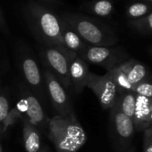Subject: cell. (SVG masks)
<instances>
[{
	"label": "cell",
	"instance_id": "obj_1",
	"mask_svg": "<svg viewBox=\"0 0 152 152\" xmlns=\"http://www.w3.org/2000/svg\"><path fill=\"white\" fill-rule=\"evenodd\" d=\"M24 14L30 29L44 46L57 48L64 52L70 51L63 44L60 16L35 1L27 3Z\"/></svg>",
	"mask_w": 152,
	"mask_h": 152
},
{
	"label": "cell",
	"instance_id": "obj_2",
	"mask_svg": "<svg viewBox=\"0 0 152 152\" xmlns=\"http://www.w3.org/2000/svg\"><path fill=\"white\" fill-rule=\"evenodd\" d=\"M56 152H77L87 141V134L77 118L53 116L48 126Z\"/></svg>",
	"mask_w": 152,
	"mask_h": 152
},
{
	"label": "cell",
	"instance_id": "obj_3",
	"mask_svg": "<svg viewBox=\"0 0 152 152\" xmlns=\"http://www.w3.org/2000/svg\"><path fill=\"white\" fill-rule=\"evenodd\" d=\"M60 17L89 46L112 47L118 41L116 34L108 26L96 19L72 13H63Z\"/></svg>",
	"mask_w": 152,
	"mask_h": 152
},
{
	"label": "cell",
	"instance_id": "obj_4",
	"mask_svg": "<svg viewBox=\"0 0 152 152\" xmlns=\"http://www.w3.org/2000/svg\"><path fill=\"white\" fill-rule=\"evenodd\" d=\"M45 69L48 70L65 90L72 88L69 77V63L76 56L72 51L64 52L57 48L44 46L39 52Z\"/></svg>",
	"mask_w": 152,
	"mask_h": 152
},
{
	"label": "cell",
	"instance_id": "obj_5",
	"mask_svg": "<svg viewBox=\"0 0 152 152\" xmlns=\"http://www.w3.org/2000/svg\"><path fill=\"white\" fill-rule=\"evenodd\" d=\"M109 72L120 94L131 91L133 86L148 78V72L145 65L132 58L124 61Z\"/></svg>",
	"mask_w": 152,
	"mask_h": 152
},
{
	"label": "cell",
	"instance_id": "obj_6",
	"mask_svg": "<svg viewBox=\"0 0 152 152\" xmlns=\"http://www.w3.org/2000/svg\"><path fill=\"white\" fill-rule=\"evenodd\" d=\"M79 56L86 63L103 67L107 72L111 71L129 59L128 54L121 48L88 46Z\"/></svg>",
	"mask_w": 152,
	"mask_h": 152
},
{
	"label": "cell",
	"instance_id": "obj_7",
	"mask_svg": "<svg viewBox=\"0 0 152 152\" xmlns=\"http://www.w3.org/2000/svg\"><path fill=\"white\" fill-rule=\"evenodd\" d=\"M43 76L46 83L48 98L55 110L57 112V115L63 117L77 118L68 93L59 81L47 69L44 70Z\"/></svg>",
	"mask_w": 152,
	"mask_h": 152
},
{
	"label": "cell",
	"instance_id": "obj_8",
	"mask_svg": "<svg viewBox=\"0 0 152 152\" xmlns=\"http://www.w3.org/2000/svg\"><path fill=\"white\" fill-rule=\"evenodd\" d=\"M87 87L94 92L103 109H111L120 95L109 72L104 75L91 72Z\"/></svg>",
	"mask_w": 152,
	"mask_h": 152
},
{
	"label": "cell",
	"instance_id": "obj_9",
	"mask_svg": "<svg viewBox=\"0 0 152 152\" xmlns=\"http://www.w3.org/2000/svg\"><path fill=\"white\" fill-rule=\"evenodd\" d=\"M23 77L30 91L39 98L41 102L48 99V92L43 72L39 70L36 60L29 55L23 56L20 61Z\"/></svg>",
	"mask_w": 152,
	"mask_h": 152
},
{
	"label": "cell",
	"instance_id": "obj_10",
	"mask_svg": "<svg viewBox=\"0 0 152 152\" xmlns=\"http://www.w3.org/2000/svg\"><path fill=\"white\" fill-rule=\"evenodd\" d=\"M24 99L26 102L25 118L39 131L48 130L50 119L46 114L42 102L31 91H27L24 93Z\"/></svg>",
	"mask_w": 152,
	"mask_h": 152
},
{
	"label": "cell",
	"instance_id": "obj_11",
	"mask_svg": "<svg viewBox=\"0 0 152 152\" xmlns=\"http://www.w3.org/2000/svg\"><path fill=\"white\" fill-rule=\"evenodd\" d=\"M91 71L88 63H86L79 56H76L69 63V77L72 88L77 94H80L85 87H87Z\"/></svg>",
	"mask_w": 152,
	"mask_h": 152
},
{
	"label": "cell",
	"instance_id": "obj_12",
	"mask_svg": "<svg viewBox=\"0 0 152 152\" xmlns=\"http://www.w3.org/2000/svg\"><path fill=\"white\" fill-rule=\"evenodd\" d=\"M111 124L119 142L126 143L132 140L135 132L133 121L122 113L115 106L111 108Z\"/></svg>",
	"mask_w": 152,
	"mask_h": 152
},
{
	"label": "cell",
	"instance_id": "obj_13",
	"mask_svg": "<svg viewBox=\"0 0 152 152\" xmlns=\"http://www.w3.org/2000/svg\"><path fill=\"white\" fill-rule=\"evenodd\" d=\"M132 121L135 131H144L152 126V98L136 96V107Z\"/></svg>",
	"mask_w": 152,
	"mask_h": 152
},
{
	"label": "cell",
	"instance_id": "obj_14",
	"mask_svg": "<svg viewBox=\"0 0 152 152\" xmlns=\"http://www.w3.org/2000/svg\"><path fill=\"white\" fill-rule=\"evenodd\" d=\"M62 24V40L64 46L70 51L76 53L78 56L84 51V49L89 46L85 43L82 38L76 33L73 29L61 18Z\"/></svg>",
	"mask_w": 152,
	"mask_h": 152
},
{
	"label": "cell",
	"instance_id": "obj_15",
	"mask_svg": "<svg viewBox=\"0 0 152 152\" xmlns=\"http://www.w3.org/2000/svg\"><path fill=\"white\" fill-rule=\"evenodd\" d=\"M23 136L27 152H38L40 148L39 131L25 117H23Z\"/></svg>",
	"mask_w": 152,
	"mask_h": 152
},
{
	"label": "cell",
	"instance_id": "obj_16",
	"mask_svg": "<svg viewBox=\"0 0 152 152\" xmlns=\"http://www.w3.org/2000/svg\"><path fill=\"white\" fill-rule=\"evenodd\" d=\"M136 94L131 91L121 93L114 106H115L122 113L130 117L133 118L135 107H136Z\"/></svg>",
	"mask_w": 152,
	"mask_h": 152
},
{
	"label": "cell",
	"instance_id": "obj_17",
	"mask_svg": "<svg viewBox=\"0 0 152 152\" xmlns=\"http://www.w3.org/2000/svg\"><path fill=\"white\" fill-rule=\"evenodd\" d=\"M83 9L92 15L106 17L113 13L114 5L110 0H94V1L84 4Z\"/></svg>",
	"mask_w": 152,
	"mask_h": 152
},
{
	"label": "cell",
	"instance_id": "obj_18",
	"mask_svg": "<svg viewBox=\"0 0 152 152\" xmlns=\"http://www.w3.org/2000/svg\"><path fill=\"white\" fill-rule=\"evenodd\" d=\"M24 111H26V102H25V99H23L22 100H20V102L13 109H11L9 111L7 116L4 120V122L2 124V126H1V130H0V134H1V136L19 118H23V113Z\"/></svg>",
	"mask_w": 152,
	"mask_h": 152
},
{
	"label": "cell",
	"instance_id": "obj_19",
	"mask_svg": "<svg viewBox=\"0 0 152 152\" xmlns=\"http://www.w3.org/2000/svg\"><path fill=\"white\" fill-rule=\"evenodd\" d=\"M152 12V5L147 2H136L131 4L126 10V15L131 20L142 18Z\"/></svg>",
	"mask_w": 152,
	"mask_h": 152
},
{
	"label": "cell",
	"instance_id": "obj_20",
	"mask_svg": "<svg viewBox=\"0 0 152 152\" xmlns=\"http://www.w3.org/2000/svg\"><path fill=\"white\" fill-rule=\"evenodd\" d=\"M129 24L133 30L141 34H152V12L142 18L131 20Z\"/></svg>",
	"mask_w": 152,
	"mask_h": 152
},
{
	"label": "cell",
	"instance_id": "obj_21",
	"mask_svg": "<svg viewBox=\"0 0 152 152\" xmlns=\"http://www.w3.org/2000/svg\"><path fill=\"white\" fill-rule=\"evenodd\" d=\"M131 91L134 92L138 96L145 98H152V80L147 78L141 83L133 86Z\"/></svg>",
	"mask_w": 152,
	"mask_h": 152
},
{
	"label": "cell",
	"instance_id": "obj_22",
	"mask_svg": "<svg viewBox=\"0 0 152 152\" xmlns=\"http://www.w3.org/2000/svg\"><path fill=\"white\" fill-rule=\"evenodd\" d=\"M10 111V101L9 94L6 91H0V130H1L2 124ZM1 137V134H0Z\"/></svg>",
	"mask_w": 152,
	"mask_h": 152
},
{
	"label": "cell",
	"instance_id": "obj_23",
	"mask_svg": "<svg viewBox=\"0 0 152 152\" xmlns=\"http://www.w3.org/2000/svg\"><path fill=\"white\" fill-rule=\"evenodd\" d=\"M143 132V152H152V126Z\"/></svg>",
	"mask_w": 152,
	"mask_h": 152
},
{
	"label": "cell",
	"instance_id": "obj_24",
	"mask_svg": "<svg viewBox=\"0 0 152 152\" xmlns=\"http://www.w3.org/2000/svg\"><path fill=\"white\" fill-rule=\"evenodd\" d=\"M0 30L3 31L4 32H7L8 31V28H7V23L5 21V18L3 16V14L0 10Z\"/></svg>",
	"mask_w": 152,
	"mask_h": 152
},
{
	"label": "cell",
	"instance_id": "obj_25",
	"mask_svg": "<svg viewBox=\"0 0 152 152\" xmlns=\"http://www.w3.org/2000/svg\"><path fill=\"white\" fill-rule=\"evenodd\" d=\"M39 1L48 6H61L62 5V2L60 0H39Z\"/></svg>",
	"mask_w": 152,
	"mask_h": 152
},
{
	"label": "cell",
	"instance_id": "obj_26",
	"mask_svg": "<svg viewBox=\"0 0 152 152\" xmlns=\"http://www.w3.org/2000/svg\"><path fill=\"white\" fill-rule=\"evenodd\" d=\"M38 152H49V150H48V147H45V148H43L42 149H39Z\"/></svg>",
	"mask_w": 152,
	"mask_h": 152
},
{
	"label": "cell",
	"instance_id": "obj_27",
	"mask_svg": "<svg viewBox=\"0 0 152 152\" xmlns=\"http://www.w3.org/2000/svg\"><path fill=\"white\" fill-rule=\"evenodd\" d=\"M144 2H147V3H149V4H151L152 5V0H143Z\"/></svg>",
	"mask_w": 152,
	"mask_h": 152
},
{
	"label": "cell",
	"instance_id": "obj_28",
	"mask_svg": "<svg viewBox=\"0 0 152 152\" xmlns=\"http://www.w3.org/2000/svg\"><path fill=\"white\" fill-rule=\"evenodd\" d=\"M0 152H3V151H2V147H1V144H0Z\"/></svg>",
	"mask_w": 152,
	"mask_h": 152
},
{
	"label": "cell",
	"instance_id": "obj_29",
	"mask_svg": "<svg viewBox=\"0 0 152 152\" xmlns=\"http://www.w3.org/2000/svg\"><path fill=\"white\" fill-rule=\"evenodd\" d=\"M150 53H151V55H152V48H150Z\"/></svg>",
	"mask_w": 152,
	"mask_h": 152
},
{
	"label": "cell",
	"instance_id": "obj_30",
	"mask_svg": "<svg viewBox=\"0 0 152 152\" xmlns=\"http://www.w3.org/2000/svg\"><path fill=\"white\" fill-rule=\"evenodd\" d=\"M130 152H133V150H131V151H130Z\"/></svg>",
	"mask_w": 152,
	"mask_h": 152
}]
</instances>
